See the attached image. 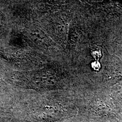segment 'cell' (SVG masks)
I'll use <instances>...</instances> for the list:
<instances>
[{"label": "cell", "instance_id": "1", "mask_svg": "<svg viewBox=\"0 0 122 122\" xmlns=\"http://www.w3.org/2000/svg\"><path fill=\"white\" fill-rule=\"evenodd\" d=\"M92 55L94 56V57H100L101 56L100 52H98L97 51H94L93 52H92Z\"/></svg>", "mask_w": 122, "mask_h": 122}, {"label": "cell", "instance_id": "2", "mask_svg": "<svg viewBox=\"0 0 122 122\" xmlns=\"http://www.w3.org/2000/svg\"><path fill=\"white\" fill-rule=\"evenodd\" d=\"M3 86V81L0 76V89H1V88Z\"/></svg>", "mask_w": 122, "mask_h": 122}]
</instances>
